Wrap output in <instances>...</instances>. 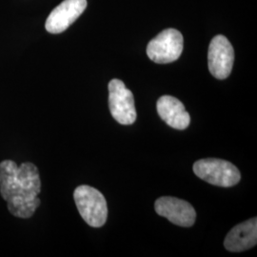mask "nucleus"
Listing matches in <instances>:
<instances>
[{
    "instance_id": "nucleus-4",
    "label": "nucleus",
    "mask_w": 257,
    "mask_h": 257,
    "mask_svg": "<svg viewBox=\"0 0 257 257\" xmlns=\"http://www.w3.org/2000/svg\"><path fill=\"white\" fill-rule=\"evenodd\" d=\"M183 36L175 29H167L153 38L147 46L149 58L158 64L172 63L183 52Z\"/></svg>"
},
{
    "instance_id": "nucleus-6",
    "label": "nucleus",
    "mask_w": 257,
    "mask_h": 257,
    "mask_svg": "<svg viewBox=\"0 0 257 257\" xmlns=\"http://www.w3.org/2000/svg\"><path fill=\"white\" fill-rule=\"evenodd\" d=\"M234 51L224 36L213 37L210 43L208 63L211 74L217 79H226L232 70Z\"/></svg>"
},
{
    "instance_id": "nucleus-8",
    "label": "nucleus",
    "mask_w": 257,
    "mask_h": 257,
    "mask_svg": "<svg viewBox=\"0 0 257 257\" xmlns=\"http://www.w3.org/2000/svg\"><path fill=\"white\" fill-rule=\"evenodd\" d=\"M87 8V0H64L52 11L45 23L50 34H61L70 27Z\"/></svg>"
},
{
    "instance_id": "nucleus-5",
    "label": "nucleus",
    "mask_w": 257,
    "mask_h": 257,
    "mask_svg": "<svg viewBox=\"0 0 257 257\" xmlns=\"http://www.w3.org/2000/svg\"><path fill=\"white\" fill-rule=\"evenodd\" d=\"M109 108L112 117L122 125L134 124L137 110L134 94L119 79L110 80L109 85Z\"/></svg>"
},
{
    "instance_id": "nucleus-3",
    "label": "nucleus",
    "mask_w": 257,
    "mask_h": 257,
    "mask_svg": "<svg viewBox=\"0 0 257 257\" xmlns=\"http://www.w3.org/2000/svg\"><path fill=\"white\" fill-rule=\"evenodd\" d=\"M193 172L204 181L223 188L232 187L241 179V175L235 166L217 158L196 161L193 165Z\"/></svg>"
},
{
    "instance_id": "nucleus-10",
    "label": "nucleus",
    "mask_w": 257,
    "mask_h": 257,
    "mask_svg": "<svg viewBox=\"0 0 257 257\" xmlns=\"http://www.w3.org/2000/svg\"><path fill=\"white\" fill-rule=\"evenodd\" d=\"M257 243L256 217L245 221L230 230L224 241L226 249L239 252L253 248Z\"/></svg>"
},
{
    "instance_id": "nucleus-2",
    "label": "nucleus",
    "mask_w": 257,
    "mask_h": 257,
    "mask_svg": "<svg viewBox=\"0 0 257 257\" xmlns=\"http://www.w3.org/2000/svg\"><path fill=\"white\" fill-rule=\"evenodd\" d=\"M74 202L84 221L93 228L104 226L108 216L107 201L96 189L81 185L75 189Z\"/></svg>"
},
{
    "instance_id": "nucleus-7",
    "label": "nucleus",
    "mask_w": 257,
    "mask_h": 257,
    "mask_svg": "<svg viewBox=\"0 0 257 257\" xmlns=\"http://www.w3.org/2000/svg\"><path fill=\"white\" fill-rule=\"evenodd\" d=\"M155 209L160 216L180 227H192L196 219V212L193 206L175 197L158 198L155 203Z\"/></svg>"
},
{
    "instance_id": "nucleus-9",
    "label": "nucleus",
    "mask_w": 257,
    "mask_h": 257,
    "mask_svg": "<svg viewBox=\"0 0 257 257\" xmlns=\"http://www.w3.org/2000/svg\"><path fill=\"white\" fill-rule=\"evenodd\" d=\"M157 112L166 124L176 130H185L191 123V116L183 103L171 95L161 96L156 103Z\"/></svg>"
},
{
    "instance_id": "nucleus-1",
    "label": "nucleus",
    "mask_w": 257,
    "mask_h": 257,
    "mask_svg": "<svg viewBox=\"0 0 257 257\" xmlns=\"http://www.w3.org/2000/svg\"><path fill=\"white\" fill-rule=\"evenodd\" d=\"M40 192L41 181L35 164L25 162L18 166L12 160L0 163V194L14 216L32 217L40 205Z\"/></svg>"
}]
</instances>
